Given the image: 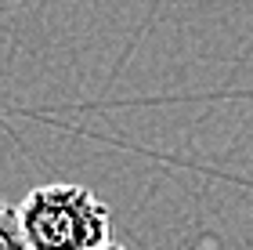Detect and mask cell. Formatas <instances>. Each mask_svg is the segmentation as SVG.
<instances>
[{
	"label": "cell",
	"mask_w": 253,
	"mask_h": 250,
	"mask_svg": "<svg viewBox=\"0 0 253 250\" xmlns=\"http://www.w3.org/2000/svg\"><path fill=\"white\" fill-rule=\"evenodd\" d=\"M18 214L33 250H98L112 243L109 207L73 181L33 189L18 203Z\"/></svg>",
	"instance_id": "1"
},
{
	"label": "cell",
	"mask_w": 253,
	"mask_h": 250,
	"mask_svg": "<svg viewBox=\"0 0 253 250\" xmlns=\"http://www.w3.org/2000/svg\"><path fill=\"white\" fill-rule=\"evenodd\" d=\"M0 250H33L18 207L15 203H4V200H0Z\"/></svg>",
	"instance_id": "2"
},
{
	"label": "cell",
	"mask_w": 253,
	"mask_h": 250,
	"mask_svg": "<svg viewBox=\"0 0 253 250\" xmlns=\"http://www.w3.org/2000/svg\"><path fill=\"white\" fill-rule=\"evenodd\" d=\"M98 250H126V247H120V243H105V247H98Z\"/></svg>",
	"instance_id": "3"
}]
</instances>
